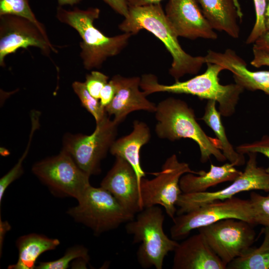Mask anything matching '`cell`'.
<instances>
[{
	"instance_id": "6da1fadb",
	"label": "cell",
	"mask_w": 269,
	"mask_h": 269,
	"mask_svg": "<svg viewBox=\"0 0 269 269\" xmlns=\"http://www.w3.org/2000/svg\"><path fill=\"white\" fill-rule=\"evenodd\" d=\"M118 27L133 35L146 30L159 39L172 58L169 73L175 81L186 74H197L206 63L205 56H193L182 49L160 3L129 7L128 15Z\"/></svg>"
},
{
	"instance_id": "7a4b0ae2",
	"label": "cell",
	"mask_w": 269,
	"mask_h": 269,
	"mask_svg": "<svg viewBox=\"0 0 269 269\" xmlns=\"http://www.w3.org/2000/svg\"><path fill=\"white\" fill-rule=\"evenodd\" d=\"M100 14V9L93 7L67 10L58 6L56 9L57 19L74 28L80 36V56L87 70L99 69L109 58L119 54L133 35L127 32L111 37L105 35L94 25Z\"/></svg>"
},
{
	"instance_id": "3957f363",
	"label": "cell",
	"mask_w": 269,
	"mask_h": 269,
	"mask_svg": "<svg viewBox=\"0 0 269 269\" xmlns=\"http://www.w3.org/2000/svg\"><path fill=\"white\" fill-rule=\"evenodd\" d=\"M206 71L185 81H175L171 85L160 84L156 76L145 74L140 77V87L146 96L157 92L185 94L197 96L200 99L214 100L219 104L221 116L228 117L234 115L241 94L245 90L235 83L222 85L220 73L225 70L221 65L207 63Z\"/></svg>"
},
{
	"instance_id": "277c9868",
	"label": "cell",
	"mask_w": 269,
	"mask_h": 269,
	"mask_svg": "<svg viewBox=\"0 0 269 269\" xmlns=\"http://www.w3.org/2000/svg\"><path fill=\"white\" fill-rule=\"evenodd\" d=\"M155 131L161 139L174 141L189 138L198 145L200 161L207 162L213 156L221 162L226 160L217 138L209 136L197 123L193 109L179 99L167 98L156 105Z\"/></svg>"
},
{
	"instance_id": "5b68a950",
	"label": "cell",
	"mask_w": 269,
	"mask_h": 269,
	"mask_svg": "<svg viewBox=\"0 0 269 269\" xmlns=\"http://www.w3.org/2000/svg\"><path fill=\"white\" fill-rule=\"evenodd\" d=\"M164 220L161 208L156 205L144 208L126 224V230L132 235L133 243H140L136 257L143 268L162 269L165 257L178 244L165 234Z\"/></svg>"
},
{
	"instance_id": "8992f818",
	"label": "cell",
	"mask_w": 269,
	"mask_h": 269,
	"mask_svg": "<svg viewBox=\"0 0 269 269\" xmlns=\"http://www.w3.org/2000/svg\"><path fill=\"white\" fill-rule=\"evenodd\" d=\"M67 213L76 222L89 228L95 235L115 229L134 218L107 190L91 185Z\"/></svg>"
},
{
	"instance_id": "52a82bcc",
	"label": "cell",
	"mask_w": 269,
	"mask_h": 269,
	"mask_svg": "<svg viewBox=\"0 0 269 269\" xmlns=\"http://www.w3.org/2000/svg\"><path fill=\"white\" fill-rule=\"evenodd\" d=\"M119 124L106 115L96 123L90 135L66 134L62 149L67 152L78 166L89 176L101 172V162L116 140Z\"/></svg>"
},
{
	"instance_id": "ba28073f",
	"label": "cell",
	"mask_w": 269,
	"mask_h": 269,
	"mask_svg": "<svg viewBox=\"0 0 269 269\" xmlns=\"http://www.w3.org/2000/svg\"><path fill=\"white\" fill-rule=\"evenodd\" d=\"M199 174L200 171L192 170L188 163L179 161L176 154L168 157L161 170L153 173L154 177H143L140 182V204L142 209L153 206L162 207L172 220L176 214V203L182 193L179 182L185 173Z\"/></svg>"
},
{
	"instance_id": "9c48e42d",
	"label": "cell",
	"mask_w": 269,
	"mask_h": 269,
	"mask_svg": "<svg viewBox=\"0 0 269 269\" xmlns=\"http://www.w3.org/2000/svg\"><path fill=\"white\" fill-rule=\"evenodd\" d=\"M32 171L57 196L73 197L78 201L91 185L90 176L63 149L56 155L34 163Z\"/></svg>"
},
{
	"instance_id": "30bf717a",
	"label": "cell",
	"mask_w": 269,
	"mask_h": 269,
	"mask_svg": "<svg viewBox=\"0 0 269 269\" xmlns=\"http://www.w3.org/2000/svg\"><path fill=\"white\" fill-rule=\"evenodd\" d=\"M234 218L254 225L250 201L233 197L206 204L187 213L175 216L170 232L172 239L186 238L190 232L222 220Z\"/></svg>"
},
{
	"instance_id": "8fae6325",
	"label": "cell",
	"mask_w": 269,
	"mask_h": 269,
	"mask_svg": "<svg viewBox=\"0 0 269 269\" xmlns=\"http://www.w3.org/2000/svg\"><path fill=\"white\" fill-rule=\"evenodd\" d=\"M248 159L245 168L233 182L222 189L194 193H182L177 201L178 207L176 215H181L218 200H224L235 197L245 191L263 190L269 192V173L266 168L257 164L256 152L247 153Z\"/></svg>"
},
{
	"instance_id": "7c38bea8",
	"label": "cell",
	"mask_w": 269,
	"mask_h": 269,
	"mask_svg": "<svg viewBox=\"0 0 269 269\" xmlns=\"http://www.w3.org/2000/svg\"><path fill=\"white\" fill-rule=\"evenodd\" d=\"M253 225L228 218L198 229L224 264L227 265L245 253L254 243L256 233Z\"/></svg>"
},
{
	"instance_id": "4fadbf2b",
	"label": "cell",
	"mask_w": 269,
	"mask_h": 269,
	"mask_svg": "<svg viewBox=\"0 0 269 269\" xmlns=\"http://www.w3.org/2000/svg\"><path fill=\"white\" fill-rule=\"evenodd\" d=\"M39 48L42 54L50 57L57 50L50 42L47 34L30 20L17 15L0 16V66L4 67L5 57L20 48Z\"/></svg>"
},
{
	"instance_id": "5bb4252c",
	"label": "cell",
	"mask_w": 269,
	"mask_h": 269,
	"mask_svg": "<svg viewBox=\"0 0 269 269\" xmlns=\"http://www.w3.org/2000/svg\"><path fill=\"white\" fill-rule=\"evenodd\" d=\"M164 12L178 37L191 40L217 38L196 0H169Z\"/></svg>"
},
{
	"instance_id": "9a60e30c",
	"label": "cell",
	"mask_w": 269,
	"mask_h": 269,
	"mask_svg": "<svg viewBox=\"0 0 269 269\" xmlns=\"http://www.w3.org/2000/svg\"><path fill=\"white\" fill-rule=\"evenodd\" d=\"M101 187L109 191L128 211L135 215L142 209L136 173L125 159L116 156L115 163L102 180Z\"/></svg>"
},
{
	"instance_id": "2e32d148",
	"label": "cell",
	"mask_w": 269,
	"mask_h": 269,
	"mask_svg": "<svg viewBox=\"0 0 269 269\" xmlns=\"http://www.w3.org/2000/svg\"><path fill=\"white\" fill-rule=\"evenodd\" d=\"M113 78L117 83L118 90L112 102L105 108V111L108 116H114L115 122L120 124L134 111L155 113L156 105L147 99V96L139 89L140 77L116 75Z\"/></svg>"
},
{
	"instance_id": "e0dca14e",
	"label": "cell",
	"mask_w": 269,
	"mask_h": 269,
	"mask_svg": "<svg viewBox=\"0 0 269 269\" xmlns=\"http://www.w3.org/2000/svg\"><path fill=\"white\" fill-rule=\"evenodd\" d=\"M206 63L217 64L231 72L235 83L244 90L261 91L269 96V71H251L246 61L231 49L222 53L212 50L205 56Z\"/></svg>"
},
{
	"instance_id": "ac0fdd59",
	"label": "cell",
	"mask_w": 269,
	"mask_h": 269,
	"mask_svg": "<svg viewBox=\"0 0 269 269\" xmlns=\"http://www.w3.org/2000/svg\"><path fill=\"white\" fill-rule=\"evenodd\" d=\"M173 252V269H227L200 232L178 243Z\"/></svg>"
},
{
	"instance_id": "d6986e66",
	"label": "cell",
	"mask_w": 269,
	"mask_h": 269,
	"mask_svg": "<svg viewBox=\"0 0 269 269\" xmlns=\"http://www.w3.org/2000/svg\"><path fill=\"white\" fill-rule=\"evenodd\" d=\"M202 13L214 29L224 31L234 38L240 36L239 19L241 12L237 0H196Z\"/></svg>"
},
{
	"instance_id": "ffe728a7",
	"label": "cell",
	"mask_w": 269,
	"mask_h": 269,
	"mask_svg": "<svg viewBox=\"0 0 269 269\" xmlns=\"http://www.w3.org/2000/svg\"><path fill=\"white\" fill-rule=\"evenodd\" d=\"M150 137L148 126L143 122L135 120L133 123L132 132L116 139L110 149L113 155L123 158L132 165L136 173L139 185L141 179L145 177L140 163L139 152Z\"/></svg>"
},
{
	"instance_id": "44dd1931",
	"label": "cell",
	"mask_w": 269,
	"mask_h": 269,
	"mask_svg": "<svg viewBox=\"0 0 269 269\" xmlns=\"http://www.w3.org/2000/svg\"><path fill=\"white\" fill-rule=\"evenodd\" d=\"M235 166L229 162L221 166L211 164L207 172L200 170L199 174L185 173L181 176L179 182L182 192L188 194L205 192L212 186L233 181L242 172Z\"/></svg>"
},
{
	"instance_id": "7402d4cb",
	"label": "cell",
	"mask_w": 269,
	"mask_h": 269,
	"mask_svg": "<svg viewBox=\"0 0 269 269\" xmlns=\"http://www.w3.org/2000/svg\"><path fill=\"white\" fill-rule=\"evenodd\" d=\"M57 239L31 233L19 237L16 242L18 251L17 262L9 265L8 269H35L36 261L43 253L55 249L60 244Z\"/></svg>"
},
{
	"instance_id": "603a6c76",
	"label": "cell",
	"mask_w": 269,
	"mask_h": 269,
	"mask_svg": "<svg viewBox=\"0 0 269 269\" xmlns=\"http://www.w3.org/2000/svg\"><path fill=\"white\" fill-rule=\"evenodd\" d=\"M216 103L214 100H208L204 115L200 120L213 131L226 160L236 166L243 165L246 162L244 154L238 152L228 140L221 121V115L216 108Z\"/></svg>"
},
{
	"instance_id": "cb8c5ba5",
	"label": "cell",
	"mask_w": 269,
	"mask_h": 269,
	"mask_svg": "<svg viewBox=\"0 0 269 269\" xmlns=\"http://www.w3.org/2000/svg\"><path fill=\"white\" fill-rule=\"evenodd\" d=\"M264 238L259 247H251L227 265L230 269H269V226L264 227Z\"/></svg>"
},
{
	"instance_id": "d4e9b609",
	"label": "cell",
	"mask_w": 269,
	"mask_h": 269,
	"mask_svg": "<svg viewBox=\"0 0 269 269\" xmlns=\"http://www.w3.org/2000/svg\"><path fill=\"white\" fill-rule=\"evenodd\" d=\"M72 87L82 106L93 116L96 123L102 121L108 115L100 100L94 98L89 93L85 82L74 81Z\"/></svg>"
},
{
	"instance_id": "484cf974",
	"label": "cell",
	"mask_w": 269,
	"mask_h": 269,
	"mask_svg": "<svg viewBox=\"0 0 269 269\" xmlns=\"http://www.w3.org/2000/svg\"><path fill=\"white\" fill-rule=\"evenodd\" d=\"M12 14L25 18L37 25L47 34L44 25L35 16L29 4V0H0V16Z\"/></svg>"
},
{
	"instance_id": "4316f807",
	"label": "cell",
	"mask_w": 269,
	"mask_h": 269,
	"mask_svg": "<svg viewBox=\"0 0 269 269\" xmlns=\"http://www.w3.org/2000/svg\"><path fill=\"white\" fill-rule=\"evenodd\" d=\"M75 259L83 260L89 263L90 256L88 249L82 245L74 246L67 249L62 257L52 261L39 262L35 269H66Z\"/></svg>"
},
{
	"instance_id": "83f0119b",
	"label": "cell",
	"mask_w": 269,
	"mask_h": 269,
	"mask_svg": "<svg viewBox=\"0 0 269 269\" xmlns=\"http://www.w3.org/2000/svg\"><path fill=\"white\" fill-rule=\"evenodd\" d=\"M249 200L252 208L254 225L269 226V194L264 196L252 191Z\"/></svg>"
},
{
	"instance_id": "f1b7e54d",
	"label": "cell",
	"mask_w": 269,
	"mask_h": 269,
	"mask_svg": "<svg viewBox=\"0 0 269 269\" xmlns=\"http://www.w3.org/2000/svg\"><path fill=\"white\" fill-rule=\"evenodd\" d=\"M256 21L246 43L247 44L254 43L256 40L267 31L266 26V13L267 0H253Z\"/></svg>"
},
{
	"instance_id": "f546056e",
	"label": "cell",
	"mask_w": 269,
	"mask_h": 269,
	"mask_svg": "<svg viewBox=\"0 0 269 269\" xmlns=\"http://www.w3.org/2000/svg\"><path fill=\"white\" fill-rule=\"evenodd\" d=\"M236 149L243 154L249 152L261 153L269 160V134L264 135L258 140L240 144L236 146ZM266 170L269 173V165Z\"/></svg>"
},
{
	"instance_id": "4dcf8cb0",
	"label": "cell",
	"mask_w": 269,
	"mask_h": 269,
	"mask_svg": "<svg viewBox=\"0 0 269 269\" xmlns=\"http://www.w3.org/2000/svg\"><path fill=\"white\" fill-rule=\"evenodd\" d=\"M109 77L105 74L98 71H92L86 76L85 83L91 95L99 99L100 92L108 82Z\"/></svg>"
},
{
	"instance_id": "1f68e13d",
	"label": "cell",
	"mask_w": 269,
	"mask_h": 269,
	"mask_svg": "<svg viewBox=\"0 0 269 269\" xmlns=\"http://www.w3.org/2000/svg\"><path fill=\"white\" fill-rule=\"evenodd\" d=\"M24 159L20 157L17 163L0 179V203L4 193L8 186L14 180L18 178L23 173L22 163Z\"/></svg>"
},
{
	"instance_id": "d6a6232c",
	"label": "cell",
	"mask_w": 269,
	"mask_h": 269,
	"mask_svg": "<svg viewBox=\"0 0 269 269\" xmlns=\"http://www.w3.org/2000/svg\"><path fill=\"white\" fill-rule=\"evenodd\" d=\"M117 83L112 77L100 92L99 100L104 108H105L112 102L117 93Z\"/></svg>"
},
{
	"instance_id": "836d02e7",
	"label": "cell",
	"mask_w": 269,
	"mask_h": 269,
	"mask_svg": "<svg viewBox=\"0 0 269 269\" xmlns=\"http://www.w3.org/2000/svg\"><path fill=\"white\" fill-rule=\"evenodd\" d=\"M253 59L251 64L256 67L260 68L262 66H269V53L263 50L253 47Z\"/></svg>"
},
{
	"instance_id": "e575fe53",
	"label": "cell",
	"mask_w": 269,
	"mask_h": 269,
	"mask_svg": "<svg viewBox=\"0 0 269 269\" xmlns=\"http://www.w3.org/2000/svg\"><path fill=\"white\" fill-rule=\"evenodd\" d=\"M119 14L126 17L129 14V6L127 0H102Z\"/></svg>"
},
{
	"instance_id": "d590c367",
	"label": "cell",
	"mask_w": 269,
	"mask_h": 269,
	"mask_svg": "<svg viewBox=\"0 0 269 269\" xmlns=\"http://www.w3.org/2000/svg\"><path fill=\"white\" fill-rule=\"evenodd\" d=\"M253 47L269 53V31L259 37L254 42Z\"/></svg>"
},
{
	"instance_id": "8d00e7d4",
	"label": "cell",
	"mask_w": 269,
	"mask_h": 269,
	"mask_svg": "<svg viewBox=\"0 0 269 269\" xmlns=\"http://www.w3.org/2000/svg\"><path fill=\"white\" fill-rule=\"evenodd\" d=\"M162 0H127L130 6H141L152 4L159 3Z\"/></svg>"
},
{
	"instance_id": "74e56055",
	"label": "cell",
	"mask_w": 269,
	"mask_h": 269,
	"mask_svg": "<svg viewBox=\"0 0 269 269\" xmlns=\"http://www.w3.org/2000/svg\"><path fill=\"white\" fill-rule=\"evenodd\" d=\"M0 248L1 247V244L3 243V240L4 238V236L6 233V232L9 230L10 228V226L9 224V223L6 221L3 222L1 221V220H0Z\"/></svg>"
},
{
	"instance_id": "f35d334b",
	"label": "cell",
	"mask_w": 269,
	"mask_h": 269,
	"mask_svg": "<svg viewBox=\"0 0 269 269\" xmlns=\"http://www.w3.org/2000/svg\"><path fill=\"white\" fill-rule=\"evenodd\" d=\"M58 6H63L65 5L73 6L79 3L81 0H57Z\"/></svg>"
},
{
	"instance_id": "ab89813d",
	"label": "cell",
	"mask_w": 269,
	"mask_h": 269,
	"mask_svg": "<svg viewBox=\"0 0 269 269\" xmlns=\"http://www.w3.org/2000/svg\"><path fill=\"white\" fill-rule=\"evenodd\" d=\"M266 26L267 31H269V0H267V6L266 13Z\"/></svg>"
}]
</instances>
